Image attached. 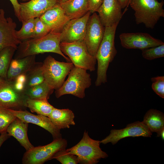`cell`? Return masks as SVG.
I'll return each mask as SVG.
<instances>
[{
	"label": "cell",
	"mask_w": 164,
	"mask_h": 164,
	"mask_svg": "<svg viewBox=\"0 0 164 164\" xmlns=\"http://www.w3.org/2000/svg\"><path fill=\"white\" fill-rule=\"evenodd\" d=\"M118 23L105 27L103 39L97 50L96 58L97 63V77L95 82L99 86L107 81V73L109 64L114 59L117 53L114 39Z\"/></svg>",
	"instance_id": "obj_2"
},
{
	"label": "cell",
	"mask_w": 164,
	"mask_h": 164,
	"mask_svg": "<svg viewBox=\"0 0 164 164\" xmlns=\"http://www.w3.org/2000/svg\"><path fill=\"white\" fill-rule=\"evenodd\" d=\"M9 110L13 115L23 121L36 125L49 132L52 135L53 140L62 138L60 129L53 124L48 117L35 115L26 110Z\"/></svg>",
	"instance_id": "obj_15"
},
{
	"label": "cell",
	"mask_w": 164,
	"mask_h": 164,
	"mask_svg": "<svg viewBox=\"0 0 164 164\" xmlns=\"http://www.w3.org/2000/svg\"><path fill=\"white\" fill-rule=\"evenodd\" d=\"M5 15L4 10L0 9V52L8 47L17 49L22 42L16 36V23L11 17L5 18Z\"/></svg>",
	"instance_id": "obj_14"
},
{
	"label": "cell",
	"mask_w": 164,
	"mask_h": 164,
	"mask_svg": "<svg viewBox=\"0 0 164 164\" xmlns=\"http://www.w3.org/2000/svg\"><path fill=\"white\" fill-rule=\"evenodd\" d=\"M21 22L22 23L21 28L15 31L17 38L21 41L33 38L35 18L30 19Z\"/></svg>",
	"instance_id": "obj_28"
},
{
	"label": "cell",
	"mask_w": 164,
	"mask_h": 164,
	"mask_svg": "<svg viewBox=\"0 0 164 164\" xmlns=\"http://www.w3.org/2000/svg\"><path fill=\"white\" fill-rule=\"evenodd\" d=\"M59 4L70 20L81 17L90 11L88 0H68Z\"/></svg>",
	"instance_id": "obj_21"
},
{
	"label": "cell",
	"mask_w": 164,
	"mask_h": 164,
	"mask_svg": "<svg viewBox=\"0 0 164 164\" xmlns=\"http://www.w3.org/2000/svg\"><path fill=\"white\" fill-rule=\"evenodd\" d=\"M91 85L90 74L87 70L74 66L71 70L67 80L61 87L56 90V97L67 94H71L80 98L85 97V90Z\"/></svg>",
	"instance_id": "obj_5"
},
{
	"label": "cell",
	"mask_w": 164,
	"mask_h": 164,
	"mask_svg": "<svg viewBox=\"0 0 164 164\" xmlns=\"http://www.w3.org/2000/svg\"><path fill=\"white\" fill-rule=\"evenodd\" d=\"M91 13L89 11L81 17L70 20L60 33V43L84 40L87 22Z\"/></svg>",
	"instance_id": "obj_13"
},
{
	"label": "cell",
	"mask_w": 164,
	"mask_h": 164,
	"mask_svg": "<svg viewBox=\"0 0 164 164\" xmlns=\"http://www.w3.org/2000/svg\"><path fill=\"white\" fill-rule=\"evenodd\" d=\"M142 122L151 132L157 133L164 128V114L156 109H150L146 113Z\"/></svg>",
	"instance_id": "obj_23"
},
{
	"label": "cell",
	"mask_w": 164,
	"mask_h": 164,
	"mask_svg": "<svg viewBox=\"0 0 164 164\" xmlns=\"http://www.w3.org/2000/svg\"><path fill=\"white\" fill-rule=\"evenodd\" d=\"M50 32L49 28L42 21L39 17L35 18L34 33L33 38L42 37Z\"/></svg>",
	"instance_id": "obj_32"
},
{
	"label": "cell",
	"mask_w": 164,
	"mask_h": 164,
	"mask_svg": "<svg viewBox=\"0 0 164 164\" xmlns=\"http://www.w3.org/2000/svg\"><path fill=\"white\" fill-rule=\"evenodd\" d=\"M28 123L16 117L9 125L6 130L8 134L15 138L26 151L34 147L28 137Z\"/></svg>",
	"instance_id": "obj_19"
},
{
	"label": "cell",
	"mask_w": 164,
	"mask_h": 164,
	"mask_svg": "<svg viewBox=\"0 0 164 164\" xmlns=\"http://www.w3.org/2000/svg\"><path fill=\"white\" fill-rule=\"evenodd\" d=\"M16 117L9 111V109L0 106V134L6 132L9 125Z\"/></svg>",
	"instance_id": "obj_29"
},
{
	"label": "cell",
	"mask_w": 164,
	"mask_h": 164,
	"mask_svg": "<svg viewBox=\"0 0 164 164\" xmlns=\"http://www.w3.org/2000/svg\"><path fill=\"white\" fill-rule=\"evenodd\" d=\"M53 90L44 81L41 84L26 89L24 93L29 98L48 100Z\"/></svg>",
	"instance_id": "obj_25"
},
{
	"label": "cell",
	"mask_w": 164,
	"mask_h": 164,
	"mask_svg": "<svg viewBox=\"0 0 164 164\" xmlns=\"http://www.w3.org/2000/svg\"><path fill=\"white\" fill-rule=\"evenodd\" d=\"M122 9L118 0H104L97 11L103 25L105 27L119 24L123 16Z\"/></svg>",
	"instance_id": "obj_16"
},
{
	"label": "cell",
	"mask_w": 164,
	"mask_h": 164,
	"mask_svg": "<svg viewBox=\"0 0 164 164\" xmlns=\"http://www.w3.org/2000/svg\"><path fill=\"white\" fill-rule=\"evenodd\" d=\"M28 97L15 88L13 80L5 79L0 83V106L16 110L26 108Z\"/></svg>",
	"instance_id": "obj_9"
},
{
	"label": "cell",
	"mask_w": 164,
	"mask_h": 164,
	"mask_svg": "<svg viewBox=\"0 0 164 164\" xmlns=\"http://www.w3.org/2000/svg\"><path fill=\"white\" fill-rule=\"evenodd\" d=\"M36 55L12 59L7 71L6 79L13 80L18 76L26 74L36 62Z\"/></svg>",
	"instance_id": "obj_20"
},
{
	"label": "cell",
	"mask_w": 164,
	"mask_h": 164,
	"mask_svg": "<svg viewBox=\"0 0 164 164\" xmlns=\"http://www.w3.org/2000/svg\"><path fill=\"white\" fill-rule=\"evenodd\" d=\"M157 137H161L163 140L164 139V128L157 133Z\"/></svg>",
	"instance_id": "obj_38"
},
{
	"label": "cell",
	"mask_w": 164,
	"mask_h": 164,
	"mask_svg": "<svg viewBox=\"0 0 164 164\" xmlns=\"http://www.w3.org/2000/svg\"><path fill=\"white\" fill-rule=\"evenodd\" d=\"M42 65V63L36 62L26 73V81L24 91L30 87L39 84L44 81Z\"/></svg>",
	"instance_id": "obj_26"
},
{
	"label": "cell",
	"mask_w": 164,
	"mask_h": 164,
	"mask_svg": "<svg viewBox=\"0 0 164 164\" xmlns=\"http://www.w3.org/2000/svg\"><path fill=\"white\" fill-rule=\"evenodd\" d=\"M152 82V88L154 91L160 97L164 98V76H158L151 79Z\"/></svg>",
	"instance_id": "obj_33"
},
{
	"label": "cell",
	"mask_w": 164,
	"mask_h": 164,
	"mask_svg": "<svg viewBox=\"0 0 164 164\" xmlns=\"http://www.w3.org/2000/svg\"><path fill=\"white\" fill-rule=\"evenodd\" d=\"M12 4L15 14L19 21L21 22V17L20 15V5L18 0H9Z\"/></svg>",
	"instance_id": "obj_35"
},
{
	"label": "cell",
	"mask_w": 164,
	"mask_h": 164,
	"mask_svg": "<svg viewBox=\"0 0 164 164\" xmlns=\"http://www.w3.org/2000/svg\"><path fill=\"white\" fill-rule=\"evenodd\" d=\"M164 2L157 0H131L129 5L135 11L137 24L143 23L153 29L161 17H164Z\"/></svg>",
	"instance_id": "obj_3"
},
{
	"label": "cell",
	"mask_w": 164,
	"mask_h": 164,
	"mask_svg": "<svg viewBox=\"0 0 164 164\" xmlns=\"http://www.w3.org/2000/svg\"><path fill=\"white\" fill-rule=\"evenodd\" d=\"M68 0H57V2L60 3H62Z\"/></svg>",
	"instance_id": "obj_39"
},
{
	"label": "cell",
	"mask_w": 164,
	"mask_h": 164,
	"mask_svg": "<svg viewBox=\"0 0 164 164\" xmlns=\"http://www.w3.org/2000/svg\"><path fill=\"white\" fill-rule=\"evenodd\" d=\"M57 2V0H30L20 3L21 22L39 17Z\"/></svg>",
	"instance_id": "obj_18"
},
{
	"label": "cell",
	"mask_w": 164,
	"mask_h": 164,
	"mask_svg": "<svg viewBox=\"0 0 164 164\" xmlns=\"http://www.w3.org/2000/svg\"><path fill=\"white\" fill-rule=\"evenodd\" d=\"M60 43V33L52 32L40 38H32L22 41L15 51L14 59H21L29 56L51 52L59 54L67 61H70L69 58L61 51Z\"/></svg>",
	"instance_id": "obj_1"
},
{
	"label": "cell",
	"mask_w": 164,
	"mask_h": 164,
	"mask_svg": "<svg viewBox=\"0 0 164 164\" xmlns=\"http://www.w3.org/2000/svg\"><path fill=\"white\" fill-rule=\"evenodd\" d=\"M119 37L122 46L127 49L142 50L164 44L161 40L146 33H123L120 35Z\"/></svg>",
	"instance_id": "obj_12"
},
{
	"label": "cell",
	"mask_w": 164,
	"mask_h": 164,
	"mask_svg": "<svg viewBox=\"0 0 164 164\" xmlns=\"http://www.w3.org/2000/svg\"><path fill=\"white\" fill-rule=\"evenodd\" d=\"M104 0H88L89 11L91 13L97 12Z\"/></svg>",
	"instance_id": "obj_34"
},
{
	"label": "cell",
	"mask_w": 164,
	"mask_h": 164,
	"mask_svg": "<svg viewBox=\"0 0 164 164\" xmlns=\"http://www.w3.org/2000/svg\"><path fill=\"white\" fill-rule=\"evenodd\" d=\"M60 48L62 52L68 56L74 66L90 71L95 70L97 60L89 53L84 40L61 42Z\"/></svg>",
	"instance_id": "obj_6"
},
{
	"label": "cell",
	"mask_w": 164,
	"mask_h": 164,
	"mask_svg": "<svg viewBox=\"0 0 164 164\" xmlns=\"http://www.w3.org/2000/svg\"><path fill=\"white\" fill-rule=\"evenodd\" d=\"M131 0H118L122 9L127 8Z\"/></svg>",
	"instance_id": "obj_37"
},
{
	"label": "cell",
	"mask_w": 164,
	"mask_h": 164,
	"mask_svg": "<svg viewBox=\"0 0 164 164\" xmlns=\"http://www.w3.org/2000/svg\"><path fill=\"white\" fill-rule=\"evenodd\" d=\"M55 159L62 164H77L79 163L77 157L68 153L66 149L57 152L52 159Z\"/></svg>",
	"instance_id": "obj_31"
},
{
	"label": "cell",
	"mask_w": 164,
	"mask_h": 164,
	"mask_svg": "<svg viewBox=\"0 0 164 164\" xmlns=\"http://www.w3.org/2000/svg\"><path fill=\"white\" fill-rule=\"evenodd\" d=\"M26 103V107L28 108L32 112L48 117L54 108L46 99L28 98Z\"/></svg>",
	"instance_id": "obj_24"
},
{
	"label": "cell",
	"mask_w": 164,
	"mask_h": 164,
	"mask_svg": "<svg viewBox=\"0 0 164 164\" xmlns=\"http://www.w3.org/2000/svg\"><path fill=\"white\" fill-rule=\"evenodd\" d=\"M22 2H26L27 1H28L30 0H20Z\"/></svg>",
	"instance_id": "obj_41"
},
{
	"label": "cell",
	"mask_w": 164,
	"mask_h": 164,
	"mask_svg": "<svg viewBox=\"0 0 164 164\" xmlns=\"http://www.w3.org/2000/svg\"><path fill=\"white\" fill-rule=\"evenodd\" d=\"M10 137V136L6 132L1 134L0 135V148L3 143Z\"/></svg>",
	"instance_id": "obj_36"
},
{
	"label": "cell",
	"mask_w": 164,
	"mask_h": 164,
	"mask_svg": "<svg viewBox=\"0 0 164 164\" xmlns=\"http://www.w3.org/2000/svg\"><path fill=\"white\" fill-rule=\"evenodd\" d=\"M49 28L50 32L61 33L70 20L60 4L57 2L39 17Z\"/></svg>",
	"instance_id": "obj_17"
},
{
	"label": "cell",
	"mask_w": 164,
	"mask_h": 164,
	"mask_svg": "<svg viewBox=\"0 0 164 164\" xmlns=\"http://www.w3.org/2000/svg\"><path fill=\"white\" fill-rule=\"evenodd\" d=\"M5 79L0 77V83L3 82Z\"/></svg>",
	"instance_id": "obj_40"
},
{
	"label": "cell",
	"mask_w": 164,
	"mask_h": 164,
	"mask_svg": "<svg viewBox=\"0 0 164 164\" xmlns=\"http://www.w3.org/2000/svg\"><path fill=\"white\" fill-rule=\"evenodd\" d=\"M50 120L59 129L69 128L75 125V116L73 112L68 109H59L54 108L48 117Z\"/></svg>",
	"instance_id": "obj_22"
},
{
	"label": "cell",
	"mask_w": 164,
	"mask_h": 164,
	"mask_svg": "<svg viewBox=\"0 0 164 164\" xmlns=\"http://www.w3.org/2000/svg\"><path fill=\"white\" fill-rule=\"evenodd\" d=\"M104 31L105 27L98 15L96 12L92 13L87 22L84 41L90 53L95 57L103 39Z\"/></svg>",
	"instance_id": "obj_10"
},
{
	"label": "cell",
	"mask_w": 164,
	"mask_h": 164,
	"mask_svg": "<svg viewBox=\"0 0 164 164\" xmlns=\"http://www.w3.org/2000/svg\"><path fill=\"white\" fill-rule=\"evenodd\" d=\"M142 50V57L148 60H150L164 57V44Z\"/></svg>",
	"instance_id": "obj_30"
},
{
	"label": "cell",
	"mask_w": 164,
	"mask_h": 164,
	"mask_svg": "<svg viewBox=\"0 0 164 164\" xmlns=\"http://www.w3.org/2000/svg\"><path fill=\"white\" fill-rule=\"evenodd\" d=\"M74 66L72 62H60L51 56H47L42 65L44 81L52 89H60Z\"/></svg>",
	"instance_id": "obj_7"
},
{
	"label": "cell",
	"mask_w": 164,
	"mask_h": 164,
	"mask_svg": "<svg viewBox=\"0 0 164 164\" xmlns=\"http://www.w3.org/2000/svg\"><path fill=\"white\" fill-rule=\"evenodd\" d=\"M67 141L62 138L53 140L51 143L44 146L34 147L26 151L23 155V164H43L52 159L58 151L66 149Z\"/></svg>",
	"instance_id": "obj_8"
},
{
	"label": "cell",
	"mask_w": 164,
	"mask_h": 164,
	"mask_svg": "<svg viewBox=\"0 0 164 164\" xmlns=\"http://www.w3.org/2000/svg\"><path fill=\"white\" fill-rule=\"evenodd\" d=\"M152 135V132L142 121H137L128 124L124 128L111 130L109 135L100 141V142L104 144L111 142L114 145L121 139L126 137H150Z\"/></svg>",
	"instance_id": "obj_11"
},
{
	"label": "cell",
	"mask_w": 164,
	"mask_h": 164,
	"mask_svg": "<svg viewBox=\"0 0 164 164\" xmlns=\"http://www.w3.org/2000/svg\"><path fill=\"white\" fill-rule=\"evenodd\" d=\"M16 50L12 47H8L0 52V77L5 79H7L9 67Z\"/></svg>",
	"instance_id": "obj_27"
},
{
	"label": "cell",
	"mask_w": 164,
	"mask_h": 164,
	"mask_svg": "<svg viewBox=\"0 0 164 164\" xmlns=\"http://www.w3.org/2000/svg\"><path fill=\"white\" fill-rule=\"evenodd\" d=\"M100 141L91 138L88 132L85 131L80 141L72 147L67 149L68 153L76 155L79 163L95 164L101 158H107L108 155L100 147Z\"/></svg>",
	"instance_id": "obj_4"
}]
</instances>
